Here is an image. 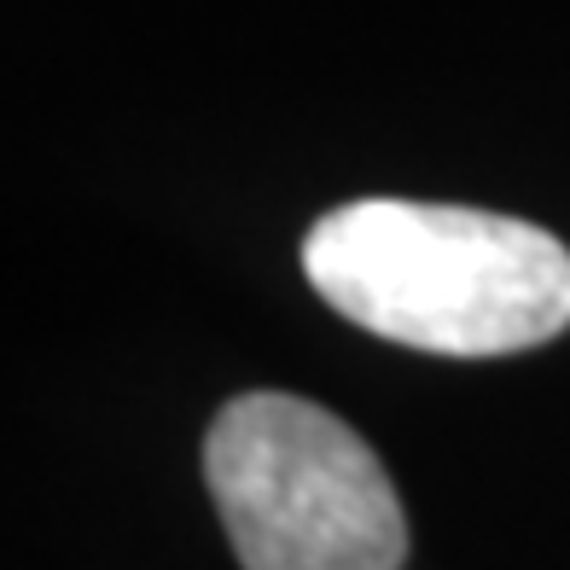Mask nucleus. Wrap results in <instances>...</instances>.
Segmentation results:
<instances>
[{"label": "nucleus", "mask_w": 570, "mask_h": 570, "mask_svg": "<svg viewBox=\"0 0 570 570\" xmlns=\"http://www.w3.org/2000/svg\"><path fill=\"white\" fill-rule=\"evenodd\" d=\"M303 274L344 321L425 355H512L570 326V250L465 204H344L303 239Z\"/></svg>", "instance_id": "nucleus-1"}, {"label": "nucleus", "mask_w": 570, "mask_h": 570, "mask_svg": "<svg viewBox=\"0 0 570 570\" xmlns=\"http://www.w3.org/2000/svg\"><path fill=\"white\" fill-rule=\"evenodd\" d=\"M204 483L245 570H402L407 559L396 483L321 402L233 396L204 436Z\"/></svg>", "instance_id": "nucleus-2"}]
</instances>
